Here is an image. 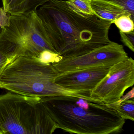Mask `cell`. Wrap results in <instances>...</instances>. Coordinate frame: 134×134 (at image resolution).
<instances>
[{
  "label": "cell",
  "instance_id": "obj_1",
  "mask_svg": "<svg viewBox=\"0 0 134 134\" xmlns=\"http://www.w3.org/2000/svg\"><path fill=\"white\" fill-rule=\"evenodd\" d=\"M36 12L53 48L63 59L82 55L112 41L109 37L111 22L79 14L66 1L52 0Z\"/></svg>",
  "mask_w": 134,
  "mask_h": 134
},
{
  "label": "cell",
  "instance_id": "obj_2",
  "mask_svg": "<svg viewBox=\"0 0 134 134\" xmlns=\"http://www.w3.org/2000/svg\"><path fill=\"white\" fill-rule=\"evenodd\" d=\"M41 101L58 129L71 134H118L125 124V120L103 102L67 95L45 97Z\"/></svg>",
  "mask_w": 134,
  "mask_h": 134
},
{
  "label": "cell",
  "instance_id": "obj_3",
  "mask_svg": "<svg viewBox=\"0 0 134 134\" xmlns=\"http://www.w3.org/2000/svg\"><path fill=\"white\" fill-rule=\"evenodd\" d=\"M59 73L52 64L36 57L21 55L6 67L0 77V88L25 96L43 98L60 95L80 97L93 102L89 93L73 91L55 83Z\"/></svg>",
  "mask_w": 134,
  "mask_h": 134
},
{
  "label": "cell",
  "instance_id": "obj_4",
  "mask_svg": "<svg viewBox=\"0 0 134 134\" xmlns=\"http://www.w3.org/2000/svg\"><path fill=\"white\" fill-rule=\"evenodd\" d=\"M41 98L9 91L0 95V128L4 134H51L58 129Z\"/></svg>",
  "mask_w": 134,
  "mask_h": 134
},
{
  "label": "cell",
  "instance_id": "obj_5",
  "mask_svg": "<svg viewBox=\"0 0 134 134\" xmlns=\"http://www.w3.org/2000/svg\"><path fill=\"white\" fill-rule=\"evenodd\" d=\"M1 28L0 50L10 58L36 57L44 50L56 53L36 11L10 15L9 25Z\"/></svg>",
  "mask_w": 134,
  "mask_h": 134
},
{
  "label": "cell",
  "instance_id": "obj_6",
  "mask_svg": "<svg viewBox=\"0 0 134 134\" xmlns=\"http://www.w3.org/2000/svg\"><path fill=\"white\" fill-rule=\"evenodd\" d=\"M134 84V61L131 57L111 66L107 75L90 92V97L105 104L118 101Z\"/></svg>",
  "mask_w": 134,
  "mask_h": 134
},
{
  "label": "cell",
  "instance_id": "obj_7",
  "mask_svg": "<svg viewBox=\"0 0 134 134\" xmlns=\"http://www.w3.org/2000/svg\"><path fill=\"white\" fill-rule=\"evenodd\" d=\"M123 46L111 41L80 56L63 59L52 63L59 73L100 66L113 65L128 58Z\"/></svg>",
  "mask_w": 134,
  "mask_h": 134
},
{
  "label": "cell",
  "instance_id": "obj_8",
  "mask_svg": "<svg viewBox=\"0 0 134 134\" xmlns=\"http://www.w3.org/2000/svg\"><path fill=\"white\" fill-rule=\"evenodd\" d=\"M112 65L100 66L59 73L55 83L73 91L89 93L106 76Z\"/></svg>",
  "mask_w": 134,
  "mask_h": 134
},
{
  "label": "cell",
  "instance_id": "obj_9",
  "mask_svg": "<svg viewBox=\"0 0 134 134\" xmlns=\"http://www.w3.org/2000/svg\"><path fill=\"white\" fill-rule=\"evenodd\" d=\"M91 6L95 15L112 24L115 19L124 15H129L134 20V18L123 7L113 0H91Z\"/></svg>",
  "mask_w": 134,
  "mask_h": 134
},
{
  "label": "cell",
  "instance_id": "obj_10",
  "mask_svg": "<svg viewBox=\"0 0 134 134\" xmlns=\"http://www.w3.org/2000/svg\"><path fill=\"white\" fill-rule=\"evenodd\" d=\"M108 107L113 109L118 115L124 120H134V99L118 101L106 104Z\"/></svg>",
  "mask_w": 134,
  "mask_h": 134
},
{
  "label": "cell",
  "instance_id": "obj_11",
  "mask_svg": "<svg viewBox=\"0 0 134 134\" xmlns=\"http://www.w3.org/2000/svg\"><path fill=\"white\" fill-rule=\"evenodd\" d=\"M52 0H26L19 6L10 12L12 15L28 14L36 11L37 9L43 4Z\"/></svg>",
  "mask_w": 134,
  "mask_h": 134
},
{
  "label": "cell",
  "instance_id": "obj_12",
  "mask_svg": "<svg viewBox=\"0 0 134 134\" xmlns=\"http://www.w3.org/2000/svg\"><path fill=\"white\" fill-rule=\"evenodd\" d=\"M91 0H67L70 8L76 12L86 15H95L91 6Z\"/></svg>",
  "mask_w": 134,
  "mask_h": 134
},
{
  "label": "cell",
  "instance_id": "obj_13",
  "mask_svg": "<svg viewBox=\"0 0 134 134\" xmlns=\"http://www.w3.org/2000/svg\"><path fill=\"white\" fill-rule=\"evenodd\" d=\"M113 23L115 24L120 31L129 33L134 32V20L129 15H124L115 19Z\"/></svg>",
  "mask_w": 134,
  "mask_h": 134
},
{
  "label": "cell",
  "instance_id": "obj_14",
  "mask_svg": "<svg viewBox=\"0 0 134 134\" xmlns=\"http://www.w3.org/2000/svg\"><path fill=\"white\" fill-rule=\"evenodd\" d=\"M36 58L41 62L46 64L57 63L63 59L62 55L49 50H44L41 52Z\"/></svg>",
  "mask_w": 134,
  "mask_h": 134
},
{
  "label": "cell",
  "instance_id": "obj_15",
  "mask_svg": "<svg viewBox=\"0 0 134 134\" xmlns=\"http://www.w3.org/2000/svg\"><path fill=\"white\" fill-rule=\"evenodd\" d=\"M120 36L121 42L127 47L131 51L134 52V32H122L120 31Z\"/></svg>",
  "mask_w": 134,
  "mask_h": 134
},
{
  "label": "cell",
  "instance_id": "obj_16",
  "mask_svg": "<svg viewBox=\"0 0 134 134\" xmlns=\"http://www.w3.org/2000/svg\"><path fill=\"white\" fill-rule=\"evenodd\" d=\"M26 0H2L3 8L9 13L13 9L23 3Z\"/></svg>",
  "mask_w": 134,
  "mask_h": 134
},
{
  "label": "cell",
  "instance_id": "obj_17",
  "mask_svg": "<svg viewBox=\"0 0 134 134\" xmlns=\"http://www.w3.org/2000/svg\"><path fill=\"white\" fill-rule=\"evenodd\" d=\"M123 7L128 13L134 18V0H113Z\"/></svg>",
  "mask_w": 134,
  "mask_h": 134
},
{
  "label": "cell",
  "instance_id": "obj_18",
  "mask_svg": "<svg viewBox=\"0 0 134 134\" xmlns=\"http://www.w3.org/2000/svg\"><path fill=\"white\" fill-rule=\"evenodd\" d=\"M14 60V59L6 55L0 50V77L8 65Z\"/></svg>",
  "mask_w": 134,
  "mask_h": 134
},
{
  "label": "cell",
  "instance_id": "obj_19",
  "mask_svg": "<svg viewBox=\"0 0 134 134\" xmlns=\"http://www.w3.org/2000/svg\"><path fill=\"white\" fill-rule=\"evenodd\" d=\"M10 16V14L5 11L3 7L0 8V28L9 25Z\"/></svg>",
  "mask_w": 134,
  "mask_h": 134
},
{
  "label": "cell",
  "instance_id": "obj_20",
  "mask_svg": "<svg viewBox=\"0 0 134 134\" xmlns=\"http://www.w3.org/2000/svg\"><path fill=\"white\" fill-rule=\"evenodd\" d=\"M0 134H4L3 131L1 128H0Z\"/></svg>",
  "mask_w": 134,
  "mask_h": 134
},
{
  "label": "cell",
  "instance_id": "obj_21",
  "mask_svg": "<svg viewBox=\"0 0 134 134\" xmlns=\"http://www.w3.org/2000/svg\"><path fill=\"white\" fill-rule=\"evenodd\" d=\"M1 30H2V28H0V33L1 32Z\"/></svg>",
  "mask_w": 134,
  "mask_h": 134
}]
</instances>
